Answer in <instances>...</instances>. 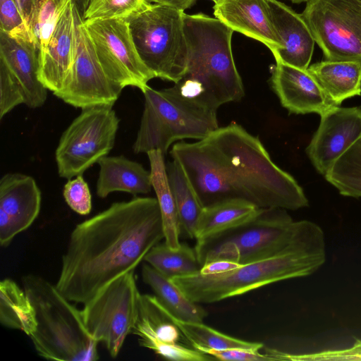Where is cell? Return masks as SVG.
I'll return each instance as SVG.
<instances>
[{
    "instance_id": "obj_19",
    "label": "cell",
    "mask_w": 361,
    "mask_h": 361,
    "mask_svg": "<svg viewBox=\"0 0 361 361\" xmlns=\"http://www.w3.org/2000/svg\"><path fill=\"white\" fill-rule=\"evenodd\" d=\"M271 85L281 105L290 113L320 116L337 106L307 71L276 62Z\"/></svg>"
},
{
    "instance_id": "obj_42",
    "label": "cell",
    "mask_w": 361,
    "mask_h": 361,
    "mask_svg": "<svg viewBox=\"0 0 361 361\" xmlns=\"http://www.w3.org/2000/svg\"><path fill=\"white\" fill-rule=\"evenodd\" d=\"M210 1H212L214 4H217L219 3H220L222 0H210Z\"/></svg>"
},
{
    "instance_id": "obj_32",
    "label": "cell",
    "mask_w": 361,
    "mask_h": 361,
    "mask_svg": "<svg viewBox=\"0 0 361 361\" xmlns=\"http://www.w3.org/2000/svg\"><path fill=\"white\" fill-rule=\"evenodd\" d=\"M149 4L147 0H90L82 21L128 19Z\"/></svg>"
},
{
    "instance_id": "obj_38",
    "label": "cell",
    "mask_w": 361,
    "mask_h": 361,
    "mask_svg": "<svg viewBox=\"0 0 361 361\" xmlns=\"http://www.w3.org/2000/svg\"><path fill=\"white\" fill-rule=\"evenodd\" d=\"M240 265V264L231 261L216 260L203 265L200 273L203 275L221 274L235 269Z\"/></svg>"
},
{
    "instance_id": "obj_39",
    "label": "cell",
    "mask_w": 361,
    "mask_h": 361,
    "mask_svg": "<svg viewBox=\"0 0 361 361\" xmlns=\"http://www.w3.org/2000/svg\"><path fill=\"white\" fill-rule=\"evenodd\" d=\"M197 0H147L149 3L160 4L183 11L190 8Z\"/></svg>"
},
{
    "instance_id": "obj_1",
    "label": "cell",
    "mask_w": 361,
    "mask_h": 361,
    "mask_svg": "<svg viewBox=\"0 0 361 361\" xmlns=\"http://www.w3.org/2000/svg\"><path fill=\"white\" fill-rule=\"evenodd\" d=\"M170 154L183 169L202 206L242 200L259 208L296 210L308 200L295 178L271 160L260 140L231 123Z\"/></svg>"
},
{
    "instance_id": "obj_21",
    "label": "cell",
    "mask_w": 361,
    "mask_h": 361,
    "mask_svg": "<svg viewBox=\"0 0 361 361\" xmlns=\"http://www.w3.org/2000/svg\"><path fill=\"white\" fill-rule=\"evenodd\" d=\"M281 43L273 54L276 62L307 69L313 55L315 40L301 13L278 0H267Z\"/></svg>"
},
{
    "instance_id": "obj_28",
    "label": "cell",
    "mask_w": 361,
    "mask_h": 361,
    "mask_svg": "<svg viewBox=\"0 0 361 361\" xmlns=\"http://www.w3.org/2000/svg\"><path fill=\"white\" fill-rule=\"evenodd\" d=\"M166 172L178 211L181 234L195 239L197 225L203 207L183 169L176 161L173 159L167 164Z\"/></svg>"
},
{
    "instance_id": "obj_29",
    "label": "cell",
    "mask_w": 361,
    "mask_h": 361,
    "mask_svg": "<svg viewBox=\"0 0 361 361\" xmlns=\"http://www.w3.org/2000/svg\"><path fill=\"white\" fill-rule=\"evenodd\" d=\"M144 260L171 279L197 274L202 267L195 248L183 243L177 249L169 247L165 243H158L149 251Z\"/></svg>"
},
{
    "instance_id": "obj_25",
    "label": "cell",
    "mask_w": 361,
    "mask_h": 361,
    "mask_svg": "<svg viewBox=\"0 0 361 361\" xmlns=\"http://www.w3.org/2000/svg\"><path fill=\"white\" fill-rule=\"evenodd\" d=\"M152 176V184L159 205L164 231V243L172 249L180 247V224L175 200L171 192L164 155L160 150H151L147 153Z\"/></svg>"
},
{
    "instance_id": "obj_12",
    "label": "cell",
    "mask_w": 361,
    "mask_h": 361,
    "mask_svg": "<svg viewBox=\"0 0 361 361\" xmlns=\"http://www.w3.org/2000/svg\"><path fill=\"white\" fill-rule=\"evenodd\" d=\"M82 23L107 75L123 88L132 86L143 92L156 76L140 58L128 21L108 19Z\"/></svg>"
},
{
    "instance_id": "obj_40",
    "label": "cell",
    "mask_w": 361,
    "mask_h": 361,
    "mask_svg": "<svg viewBox=\"0 0 361 361\" xmlns=\"http://www.w3.org/2000/svg\"><path fill=\"white\" fill-rule=\"evenodd\" d=\"M73 1L82 20L84 13L90 3V0H73Z\"/></svg>"
},
{
    "instance_id": "obj_34",
    "label": "cell",
    "mask_w": 361,
    "mask_h": 361,
    "mask_svg": "<svg viewBox=\"0 0 361 361\" xmlns=\"http://www.w3.org/2000/svg\"><path fill=\"white\" fill-rule=\"evenodd\" d=\"M0 30L36 44L15 0H0Z\"/></svg>"
},
{
    "instance_id": "obj_15",
    "label": "cell",
    "mask_w": 361,
    "mask_h": 361,
    "mask_svg": "<svg viewBox=\"0 0 361 361\" xmlns=\"http://www.w3.org/2000/svg\"><path fill=\"white\" fill-rule=\"evenodd\" d=\"M307 154L325 175L336 161L361 137V108L335 106L322 114Z\"/></svg>"
},
{
    "instance_id": "obj_7",
    "label": "cell",
    "mask_w": 361,
    "mask_h": 361,
    "mask_svg": "<svg viewBox=\"0 0 361 361\" xmlns=\"http://www.w3.org/2000/svg\"><path fill=\"white\" fill-rule=\"evenodd\" d=\"M144 110L133 145L135 153L160 150L165 155L176 141L202 140L219 128L217 110L185 96L177 87L142 92Z\"/></svg>"
},
{
    "instance_id": "obj_23",
    "label": "cell",
    "mask_w": 361,
    "mask_h": 361,
    "mask_svg": "<svg viewBox=\"0 0 361 361\" xmlns=\"http://www.w3.org/2000/svg\"><path fill=\"white\" fill-rule=\"evenodd\" d=\"M307 71L337 105L361 94V61L327 60L312 65Z\"/></svg>"
},
{
    "instance_id": "obj_2",
    "label": "cell",
    "mask_w": 361,
    "mask_h": 361,
    "mask_svg": "<svg viewBox=\"0 0 361 361\" xmlns=\"http://www.w3.org/2000/svg\"><path fill=\"white\" fill-rule=\"evenodd\" d=\"M163 239L157 198L113 203L73 229L55 285L68 300L84 304L117 278L135 271Z\"/></svg>"
},
{
    "instance_id": "obj_3",
    "label": "cell",
    "mask_w": 361,
    "mask_h": 361,
    "mask_svg": "<svg viewBox=\"0 0 361 361\" xmlns=\"http://www.w3.org/2000/svg\"><path fill=\"white\" fill-rule=\"evenodd\" d=\"M325 261L324 235L319 227L287 250L240 264L231 271L216 275L198 272L172 281L192 301L209 304L281 281L307 276L319 269Z\"/></svg>"
},
{
    "instance_id": "obj_16",
    "label": "cell",
    "mask_w": 361,
    "mask_h": 361,
    "mask_svg": "<svg viewBox=\"0 0 361 361\" xmlns=\"http://www.w3.org/2000/svg\"><path fill=\"white\" fill-rule=\"evenodd\" d=\"M42 195L35 180L20 173H7L0 180V244L6 247L38 216Z\"/></svg>"
},
{
    "instance_id": "obj_37",
    "label": "cell",
    "mask_w": 361,
    "mask_h": 361,
    "mask_svg": "<svg viewBox=\"0 0 361 361\" xmlns=\"http://www.w3.org/2000/svg\"><path fill=\"white\" fill-rule=\"evenodd\" d=\"M15 1L20 9L29 30L34 37L32 29L37 16L41 0H15Z\"/></svg>"
},
{
    "instance_id": "obj_11",
    "label": "cell",
    "mask_w": 361,
    "mask_h": 361,
    "mask_svg": "<svg viewBox=\"0 0 361 361\" xmlns=\"http://www.w3.org/2000/svg\"><path fill=\"white\" fill-rule=\"evenodd\" d=\"M301 15L326 59L361 61V0H308Z\"/></svg>"
},
{
    "instance_id": "obj_13",
    "label": "cell",
    "mask_w": 361,
    "mask_h": 361,
    "mask_svg": "<svg viewBox=\"0 0 361 361\" xmlns=\"http://www.w3.org/2000/svg\"><path fill=\"white\" fill-rule=\"evenodd\" d=\"M77 51L63 87L53 93L76 108L113 106L123 87L105 73L77 9Z\"/></svg>"
},
{
    "instance_id": "obj_30",
    "label": "cell",
    "mask_w": 361,
    "mask_h": 361,
    "mask_svg": "<svg viewBox=\"0 0 361 361\" xmlns=\"http://www.w3.org/2000/svg\"><path fill=\"white\" fill-rule=\"evenodd\" d=\"M176 320L178 326L193 347L200 352L204 350L230 349L259 351L264 346L259 342L244 341L226 335L204 324L203 322H185Z\"/></svg>"
},
{
    "instance_id": "obj_6",
    "label": "cell",
    "mask_w": 361,
    "mask_h": 361,
    "mask_svg": "<svg viewBox=\"0 0 361 361\" xmlns=\"http://www.w3.org/2000/svg\"><path fill=\"white\" fill-rule=\"evenodd\" d=\"M23 288L35 312L37 327L30 336L37 354L58 361H94L98 343L88 334L79 310L42 276L22 277Z\"/></svg>"
},
{
    "instance_id": "obj_8",
    "label": "cell",
    "mask_w": 361,
    "mask_h": 361,
    "mask_svg": "<svg viewBox=\"0 0 361 361\" xmlns=\"http://www.w3.org/2000/svg\"><path fill=\"white\" fill-rule=\"evenodd\" d=\"M184 12L149 3L126 19L137 52L156 78L178 82L185 75L188 47Z\"/></svg>"
},
{
    "instance_id": "obj_41",
    "label": "cell",
    "mask_w": 361,
    "mask_h": 361,
    "mask_svg": "<svg viewBox=\"0 0 361 361\" xmlns=\"http://www.w3.org/2000/svg\"><path fill=\"white\" fill-rule=\"evenodd\" d=\"M293 3L307 2L308 0H290Z\"/></svg>"
},
{
    "instance_id": "obj_35",
    "label": "cell",
    "mask_w": 361,
    "mask_h": 361,
    "mask_svg": "<svg viewBox=\"0 0 361 361\" xmlns=\"http://www.w3.org/2000/svg\"><path fill=\"white\" fill-rule=\"evenodd\" d=\"M64 200L69 207L80 215L89 214L92 210V195L82 175L69 179L63 192Z\"/></svg>"
},
{
    "instance_id": "obj_24",
    "label": "cell",
    "mask_w": 361,
    "mask_h": 361,
    "mask_svg": "<svg viewBox=\"0 0 361 361\" xmlns=\"http://www.w3.org/2000/svg\"><path fill=\"white\" fill-rule=\"evenodd\" d=\"M142 278L161 305L177 320L203 322L208 313L199 303L190 300L172 281L148 264L142 267Z\"/></svg>"
},
{
    "instance_id": "obj_5",
    "label": "cell",
    "mask_w": 361,
    "mask_h": 361,
    "mask_svg": "<svg viewBox=\"0 0 361 361\" xmlns=\"http://www.w3.org/2000/svg\"><path fill=\"white\" fill-rule=\"evenodd\" d=\"M319 228L310 221H293L286 209L259 208L248 221L196 240L195 250L202 267L216 260L243 264L281 252Z\"/></svg>"
},
{
    "instance_id": "obj_14",
    "label": "cell",
    "mask_w": 361,
    "mask_h": 361,
    "mask_svg": "<svg viewBox=\"0 0 361 361\" xmlns=\"http://www.w3.org/2000/svg\"><path fill=\"white\" fill-rule=\"evenodd\" d=\"M131 334L140 345L175 361H207L214 359L195 349L176 323V319L153 295L141 294Z\"/></svg>"
},
{
    "instance_id": "obj_17",
    "label": "cell",
    "mask_w": 361,
    "mask_h": 361,
    "mask_svg": "<svg viewBox=\"0 0 361 361\" xmlns=\"http://www.w3.org/2000/svg\"><path fill=\"white\" fill-rule=\"evenodd\" d=\"M38 52L34 42L0 30V68L20 90L24 104L31 109L43 106L47 98L48 90L38 78Z\"/></svg>"
},
{
    "instance_id": "obj_26",
    "label": "cell",
    "mask_w": 361,
    "mask_h": 361,
    "mask_svg": "<svg viewBox=\"0 0 361 361\" xmlns=\"http://www.w3.org/2000/svg\"><path fill=\"white\" fill-rule=\"evenodd\" d=\"M259 207L242 200H231L204 207L197 225L195 240L235 227L253 217Z\"/></svg>"
},
{
    "instance_id": "obj_27",
    "label": "cell",
    "mask_w": 361,
    "mask_h": 361,
    "mask_svg": "<svg viewBox=\"0 0 361 361\" xmlns=\"http://www.w3.org/2000/svg\"><path fill=\"white\" fill-rule=\"evenodd\" d=\"M0 322L5 327L21 331L28 336L37 327L30 300L24 289L9 278L0 282Z\"/></svg>"
},
{
    "instance_id": "obj_33",
    "label": "cell",
    "mask_w": 361,
    "mask_h": 361,
    "mask_svg": "<svg viewBox=\"0 0 361 361\" xmlns=\"http://www.w3.org/2000/svg\"><path fill=\"white\" fill-rule=\"evenodd\" d=\"M68 0H41L37 16L32 29L38 47V57L47 49L59 16Z\"/></svg>"
},
{
    "instance_id": "obj_36",
    "label": "cell",
    "mask_w": 361,
    "mask_h": 361,
    "mask_svg": "<svg viewBox=\"0 0 361 361\" xmlns=\"http://www.w3.org/2000/svg\"><path fill=\"white\" fill-rule=\"evenodd\" d=\"M202 353L221 360L233 361H271V357L267 353H260L246 349H230L225 350H204Z\"/></svg>"
},
{
    "instance_id": "obj_20",
    "label": "cell",
    "mask_w": 361,
    "mask_h": 361,
    "mask_svg": "<svg viewBox=\"0 0 361 361\" xmlns=\"http://www.w3.org/2000/svg\"><path fill=\"white\" fill-rule=\"evenodd\" d=\"M213 9L216 18L263 43L272 54L281 48L267 0H222Z\"/></svg>"
},
{
    "instance_id": "obj_31",
    "label": "cell",
    "mask_w": 361,
    "mask_h": 361,
    "mask_svg": "<svg viewBox=\"0 0 361 361\" xmlns=\"http://www.w3.org/2000/svg\"><path fill=\"white\" fill-rule=\"evenodd\" d=\"M324 178L342 195L361 197V137L336 161Z\"/></svg>"
},
{
    "instance_id": "obj_18",
    "label": "cell",
    "mask_w": 361,
    "mask_h": 361,
    "mask_svg": "<svg viewBox=\"0 0 361 361\" xmlns=\"http://www.w3.org/2000/svg\"><path fill=\"white\" fill-rule=\"evenodd\" d=\"M77 8L68 0L62 9L44 54L38 57V78L53 93L64 85L77 51Z\"/></svg>"
},
{
    "instance_id": "obj_22",
    "label": "cell",
    "mask_w": 361,
    "mask_h": 361,
    "mask_svg": "<svg viewBox=\"0 0 361 361\" xmlns=\"http://www.w3.org/2000/svg\"><path fill=\"white\" fill-rule=\"evenodd\" d=\"M99 173L97 181V195L106 197L113 192L147 194L152 188L151 172L140 163L124 156H105L97 162Z\"/></svg>"
},
{
    "instance_id": "obj_9",
    "label": "cell",
    "mask_w": 361,
    "mask_h": 361,
    "mask_svg": "<svg viewBox=\"0 0 361 361\" xmlns=\"http://www.w3.org/2000/svg\"><path fill=\"white\" fill-rule=\"evenodd\" d=\"M112 108L82 109L62 133L55 152L60 177L69 180L82 175L113 149L119 118Z\"/></svg>"
},
{
    "instance_id": "obj_4",
    "label": "cell",
    "mask_w": 361,
    "mask_h": 361,
    "mask_svg": "<svg viewBox=\"0 0 361 361\" xmlns=\"http://www.w3.org/2000/svg\"><path fill=\"white\" fill-rule=\"evenodd\" d=\"M183 22L188 65L183 78L195 83L201 100L212 109L240 100L245 90L232 53L234 31L202 13H184Z\"/></svg>"
},
{
    "instance_id": "obj_10",
    "label": "cell",
    "mask_w": 361,
    "mask_h": 361,
    "mask_svg": "<svg viewBox=\"0 0 361 361\" xmlns=\"http://www.w3.org/2000/svg\"><path fill=\"white\" fill-rule=\"evenodd\" d=\"M140 293L134 271L117 278L81 310L85 327L92 339L102 342L112 357L118 356L137 317Z\"/></svg>"
}]
</instances>
